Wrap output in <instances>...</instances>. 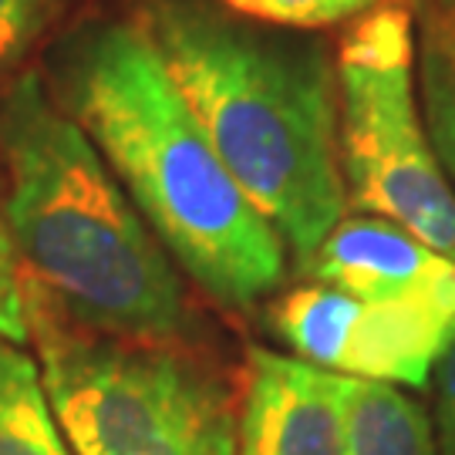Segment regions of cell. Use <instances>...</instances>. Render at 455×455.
<instances>
[{"label": "cell", "instance_id": "obj_1", "mask_svg": "<svg viewBox=\"0 0 455 455\" xmlns=\"http://www.w3.org/2000/svg\"><path fill=\"white\" fill-rule=\"evenodd\" d=\"M41 75L206 297L253 307L287 280L283 240L229 176L139 20L71 28Z\"/></svg>", "mask_w": 455, "mask_h": 455}, {"label": "cell", "instance_id": "obj_2", "mask_svg": "<svg viewBox=\"0 0 455 455\" xmlns=\"http://www.w3.org/2000/svg\"><path fill=\"white\" fill-rule=\"evenodd\" d=\"M139 24L229 176L304 270L347 212L331 48L220 0H142Z\"/></svg>", "mask_w": 455, "mask_h": 455}, {"label": "cell", "instance_id": "obj_3", "mask_svg": "<svg viewBox=\"0 0 455 455\" xmlns=\"http://www.w3.org/2000/svg\"><path fill=\"white\" fill-rule=\"evenodd\" d=\"M0 163L17 260L51 307L98 334L180 338V267L41 71L0 84Z\"/></svg>", "mask_w": 455, "mask_h": 455}, {"label": "cell", "instance_id": "obj_4", "mask_svg": "<svg viewBox=\"0 0 455 455\" xmlns=\"http://www.w3.org/2000/svg\"><path fill=\"white\" fill-rule=\"evenodd\" d=\"M41 378L75 455H236L240 408L210 361L65 321L31 283Z\"/></svg>", "mask_w": 455, "mask_h": 455}, {"label": "cell", "instance_id": "obj_5", "mask_svg": "<svg viewBox=\"0 0 455 455\" xmlns=\"http://www.w3.org/2000/svg\"><path fill=\"white\" fill-rule=\"evenodd\" d=\"M338 156L347 203L385 216L455 260V189L415 101L405 4H378L338 44Z\"/></svg>", "mask_w": 455, "mask_h": 455}, {"label": "cell", "instance_id": "obj_6", "mask_svg": "<svg viewBox=\"0 0 455 455\" xmlns=\"http://www.w3.org/2000/svg\"><path fill=\"white\" fill-rule=\"evenodd\" d=\"M270 327L293 355L324 371L425 388L455 327L411 307L368 304L310 280L270 307Z\"/></svg>", "mask_w": 455, "mask_h": 455}, {"label": "cell", "instance_id": "obj_7", "mask_svg": "<svg viewBox=\"0 0 455 455\" xmlns=\"http://www.w3.org/2000/svg\"><path fill=\"white\" fill-rule=\"evenodd\" d=\"M304 270L368 304L425 310L455 327V260L385 216H344Z\"/></svg>", "mask_w": 455, "mask_h": 455}, {"label": "cell", "instance_id": "obj_8", "mask_svg": "<svg viewBox=\"0 0 455 455\" xmlns=\"http://www.w3.org/2000/svg\"><path fill=\"white\" fill-rule=\"evenodd\" d=\"M344 374L250 351L236 455H344Z\"/></svg>", "mask_w": 455, "mask_h": 455}, {"label": "cell", "instance_id": "obj_9", "mask_svg": "<svg viewBox=\"0 0 455 455\" xmlns=\"http://www.w3.org/2000/svg\"><path fill=\"white\" fill-rule=\"evenodd\" d=\"M344 455H439L419 402L385 381L344 378Z\"/></svg>", "mask_w": 455, "mask_h": 455}, {"label": "cell", "instance_id": "obj_10", "mask_svg": "<svg viewBox=\"0 0 455 455\" xmlns=\"http://www.w3.org/2000/svg\"><path fill=\"white\" fill-rule=\"evenodd\" d=\"M0 455H75L41 378L20 344L0 338Z\"/></svg>", "mask_w": 455, "mask_h": 455}, {"label": "cell", "instance_id": "obj_11", "mask_svg": "<svg viewBox=\"0 0 455 455\" xmlns=\"http://www.w3.org/2000/svg\"><path fill=\"white\" fill-rule=\"evenodd\" d=\"M419 78H422V115L432 148L439 156L445 180L455 189V68L449 54L439 48L432 34H422V58H419Z\"/></svg>", "mask_w": 455, "mask_h": 455}, {"label": "cell", "instance_id": "obj_12", "mask_svg": "<svg viewBox=\"0 0 455 455\" xmlns=\"http://www.w3.org/2000/svg\"><path fill=\"white\" fill-rule=\"evenodd\" d=\"M78 0H0V84L24 71L41 41L61 28Z\"/></svg>", "mask_w": 455, "mask_h": 455}, {"label": "cell", "instance_id": "obj_13", "mask_svg": "<svg viewBox=\"0 0 455 455\" xmlns=\"http://www.w3.org/2000/svg\"><path fill=\"white\" fill-rule=\"evenodd\" d=\"M220 4L233 14L260 24L291 28V31H321L344 20H358L381 0H220Z\"/></svg>", "mask_w": 455, "mask_h": 455}, {"label": "cell", "instance_id": "obj_14", "mask_svg": "<svg viewBox=\"0 0 455 455\" xmlns=\"http://www.w3.org/2000/svg\"><path fill=\"white\" fill-rule=\"evenodd\" d=\"M0 338L14 344L31 341V324H28V293H24V270L17 260V246L7 227V210H4V193H0Z\"/></svg>", "mask_w": 455, "mask_h": 455}, {"label": "cell", "instance_id": "obj_15", "mask_svg": "<svg viewBox=\"0 0 455 455\" xmlns=\"http://www.w3.org/2000/svg\"><path fill=\"white\" fill-rule=\"evenodd\" d=\"M432 391H435V445L439 455H455V338L442 351L432 368Z\"/></svg>", "mask_w": 455, "mask_h": 455}, {"label": "cell", "instance_id": "obj_16", "mask_svg": "<svg viewBox=\"0 0 455 455\" xmlns=\"http://www.w3.org/2000/svg\"><path fill=\"white\" fill-rule=\"evenodd\" d=\"M425 31H428L432 37H435V41H439V48L449 54V61H452V68H455V4L449 7V11H442V14L428 17Z\"/></svg>", "mask_w": 455, "mask_h": 455}, {"label": "cell", "instance_id": "obj_17", "mask_svg": "<svg viewBox=\"0 0 455 455\" xmlns=\"http://www.w3.org/2000/svg\"><path fill=\"white\" fill-rule=\"evenodd\" d=\"M445 4H455V0H445Z\"/></svg>", "mask_w": 455, "mask_h": 455}]
</instances>
